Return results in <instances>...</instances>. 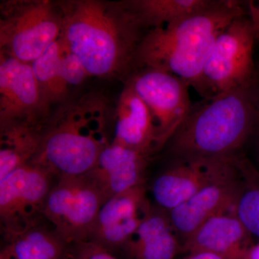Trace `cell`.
<instances>
[{
	"instance_id": "cell-12",
	"label": "cell",
	"mask_w": 259,
	"mask_h": 259,
	"mask_svg": "<svg viewBox=\"0 0 259 259\" xmlns=\"http://www.w3.org/2000/svg\"><path fill=\"white\" fill-rule=\"evenodd\" d=\"M151 206L146 184L112 196L102 204L88 241L121 253Z\"/></svg>"
},
{
	"instance_id": "cell-27",
	"label": "cell",
	"mask_w": 259,
	"mask_h": 259,
	"mask_svg": "<svg viewBox=\"0 0 259 259\" xmlns=\"http://www.w3.org/2000/svg\"><path fill=\"white\" fill-rule=\"evenodd\" d=\"M243 259H259V243L252 245L248 248Z\"/></svg>"
},
{
	"instance_id": "cell-14",
	"label": "cell",
	"mask_w": 259,
	"mask_h": 259,
	"mask_svg": "<svg viewBox=\"0 0 259 259\" xmlns=\"http://www.w3.org/2000/svg\"><path fill=\"white\" fill-rule=\"evenodd\" d=\"M111 144L151 158L158 151L156 129L149 109L127 81L114 107Z\"/></svg>"
},
{
	"instance_id": "cell-17",
	"label": "cell",
	"mask_w": 259,
	"mask_h": 259,
	"mask_svg": "<svg viewBox=\"0 0 259 259\" xmlns=\"http://www.w3.org/2000/svg\"><path fill=\"white\" fill-rule=\"evenodd\" d=\"M182 244L168 212L152 204L121 254L124 259H175Z\"/></svg>"
},
{
	"instance_id": "cell-10",
	"label": "cell",
	"mask_w": 259,
	"mask_h": 259,
	"mask_svg": "<svg viewBox=\"0 0 259 259\" xmlns=\"http://www.w3.org/2000/svg\"><path fill=\"white\" fill-rule=\"evenodd\" d=\"M50 108L31 64L0 53V126L47 125L52 115Z\"/></svg>"
},
{
	"instance_id": "cell-4",
	"label": "cell",
	"mask_w": 259,
	"mask_h": 259,
	"mask_svg": "<svg viewBox=\"0 0 259 259\" xmlns=\"http://www.w3.org/2000/svg\"><path fill=\"white\" fill-rule=\"evenodd\" d=\"M59 107L51 115L31 162L57 177L86 175L111 144L114 107L98 93L86 94Z\"/></svg>"
},
{
	"instance_id": "cell-5",
	"label": "cell",
	"mask_w": 259,
	"mask_h": 259,
	"mask_svg": "<svg viewBox=\"0 0 259 259\" xmlns=\"http://www.w3.org/2000/svg\"><path fill=\"white\" fill-rule=\"evenodd\" d=\"M0 53L31 64L62 32L59 3L15 0L1 4Z\"/></svg>"
},
{
	"instance_id": "cell-15",
	"label": "cell",
	"mask_w": 259,
	"mask_h": 259,
	"mask_svg": "<svg viewBox=\"0 0 259 259\" xmlns=\"http://www.w3.org/2000/svg\"><path fill=\"white\" fill-rule=\"evenodd\" d=\"M151 157L120 145L110 144L96 164L86 174L107 199L146 184V168Z\"/></svg>"
},
{
	"instance_id": "cell-6",
	"label": "cell",
	"mask_w": 259,
	"mask_h": 259,
	"mask_svg": "<svg viewBox=\"0 0 259 259\" xmlns=\"http://www.w3.org/2000/svg\"><path fill=\"white\" fill-rule=\"evenodd\" d=\"M254 35L248 19H236L218 36L195 90L204 100L250 82L256 77Z\"/></svg>"
},
{
	"instance_id": "cell-24",
	"label": "cell",
	"mask_w": 259,
	"mask_h": 259,
	"mask_svg": "<svg viewBox=\"0 0 259 259\" xmlns=\"http://www.w3.org/2000/svg\"><path fill=\"white\" fill-rule=\"evenodd\" d=\"M69 259H122L93 242H76L70 245Z\"/></svg>"
},
{
	"instance_id": "cell-25",
	"label": "cell",
	"mask_w": 259,
	"mask_h": 259,
	"mask_svg": "<svg viewBox=\"0 0 259 259\" xmlns=\"http://www.w3.org/2000/svg\"><path fill=\"white\" fill-rule=\"evenodd\" d=\"M246 10L249 15L248 19L253 30L255 40H259V0L245 2Z\"/></svg>"
},
{
	"instance_id": "cell-16",
	"label": "cell",
	"mask_w": 259,
	"mask_h": 259,
	"mask_svg": "<svg viewBox=\"0 0 259 259\" xmlns=\"http://www.w3.org/2000/svg\"><path fill=\"white\" fill-rule=\"evenodd\" d=\"M252 235L236 214L226 212L208 220L182 244V253L207 252L227 259H243Z\"/></svg>"
},
{
	"instance_id": "cell-20",
	"label": "cell",
	"mask_w": 259,
	"mask_h": 259,
	"mask_svg": "<svg viewBox=\"0 0 259 259\" xmlns=\"http://www.w3.org/2000/svg\"><path fill=\"white\" fill-rule=\"evenodd\" d=\"M214 0L127 1L145 30L163 26L208 8Z\"/></svg>"
},
{
	"instance_id": "cell-18",
	"label": "cell",
	"mask_w": 259,
	"mask_h": 259,
	"mask_svg": "<svg viewBox=\"0 0 259 259\" xmlns=\"http://www.w3.org/2000/svg\"><path fill=\"white\" fill-rule=\"evenodd\" d=\"M1 253L15 259H69L70 244L44 216L19 231L1 233Z\"/></svg>"
},
{
	"instance_id": "cell-19",
	"label": "cell",
	"mask_w": 259,
	"mask_h": 259,
	"mask_svg": "<svg viewBox=\"0 0 259 259\" xmlns=\"http://www.w3.org/2000/svg\"><path fill=\"white\" fill-rule=\"evenodd\" d=\"M47 125L15 123L0 126V180L32 161Z\"/></svg>"
},
{
	"instance_id": "cell-7",
	"label": "cell",
	"mask_w": 259,
	"mask_h": 259,
	"mask_svg": "<svg viewBox=\"0 0 259 259\" xmlns=\"http://www.w3.org/2000/svg\"><path fill=\"white\" fill-rule=\"evenodd\" d=\"M107 200L88 175L58 177L44 207V217L69 243L88 241L99 211Z\"/></svg>"
},
{
	"instance_id": "cell-1",
	"label": "cell",
	"mask_w": 259,
	"mask_h": 259,
	"mask_svg": "<svg viewBox=\"0 0 259 259\" xmlns=\"http://www.w3.org/2000/svg\"><path fill=\"white\" fill-rule=\"evenodd\" d=\"M63 39L90 76L120 78L134 72L146 30L127 1L74 0L59 3Z\"/></svg>"
},
{
	"instance_id": "cell-8",
	"label": "cell",
	"mask_w": 259,
	"mask_h": 259,
	"mask_svg": "<svg viewBox=\"0 0 259 259\" xmlns=\"http://www.w3.org/2000/svg\"><path fill=\"white\" fill-rule=\"evenodd\" d=\"M126 81L149 109L159 151L190 113L193 105L189 93L190 85L175 75L151 68L135 70Z\"/></svg>"
},
{
	"instance_id": "cell-2",
	"label": "cell",
	"mask_w": 259,
	"mask_h": 259,
	"mask_svg": "<svg viewBox=\"0 0 259 259\" xmlns=\"http://www.w3.org/2000/svg\"><path fill=\"white\" fill-rule=\"evenodd\" d=\"M244 5L236 0H214L205 9L147 30L136 52L134 71L161 70L196 89L218 36L245 16Z\"/></svg>"
},
{
	"instance_id": "cell-29",
	"label": "cell",
	"mask_w": 259,
	"mask_h": 259,
	"mask_svg": "<svg viewBox=\"0 0 259 259\" xmlns=\"http://www.w3.org/2000/svg\"><path fill=\"white\" fill-rule=\"evenodd\" d=\"M0 259H15V258H10V257L8 256V255L3 254V253H0Z\"/></svg>"
},
{
	"instance_id": "cell-26",
	"label": "cell",
	"mask_w": 259,
	"mask_h": 259,
	"mask_svg": "<svg viewBox=\"0 0 259 259\" xmlns=\"http://www.w3.org/2000/svg\"><path fill=\"white\" fill-rule=\"evenodd\" d=\"M184 259H227L221 255L214 254V253H207V252H196V253H189L186 255Z\"/></svg>"
},
{
	"instance_id": "cell-11",
	"label": "cell",
	"mask_w": 259,
	"mask_h": 259,
	"mask_svg": "<svg viewBox=\"0 0 259 259\" xmlns=\"http://www.w3.org/2000/svg\"><path fill=\"white\" fill-rule=\"evenodd\" d=\"M240 156L231 158H185L161 172L150 187L155 205L171 210L201 189L233 170Z\"/></svg>"
},
{
	"instance_id": "cell-3",
	"label": "cell",
	"mask_w": 259,
	"mask_h": 259,
	"mask_svg": "<svg viewBox=\"0 0 259 259\" xmlns=\"http://www.w3.org/2000/svg\"><path fill=\"white\" fill-rule=\"evenodd\" d=\"M259 79L192 105L168 143L175 159L231 158L253 136L257 117Z\"/></svg>"
},
{
	"instance_id": "cell-22",
	"label": "cell",
	"mask_w": 259,
	"mask_h": 259,
	"mask_svg": "<svg viewBox=\"0 0 259 259\" xmlns=\"http://www.w3.org/2000/svg\"><path fill=\"white\" fill-rule=\"evenodd\" d=\"M243 173L245 182L233 211L250 234L259 239V175L245 160Z\"/></svg>"
},
{
	"instance_id": "cell-21",
	"label": "cell",
	"mask_w": 259,
	"mask_h": 259,
	"mask_svg": "<svg viewBox=\"0 0 259 259\" xmlns=\"http://www.w3.org/2000/svg\"><path fill=\"white\" fill-rule=\"evenodd\" d=\"M63 49L64 42L60 37L30 64L42 97L50 107L69 100L70 88L63 73Z\"/></svg>"
},
{
	"instance_id": "cell-23",
	"label": "cell",
	"mask_w": 259,
	"mask_h": 259,
	"mask_svg": "<svg viewBox=\"0 0 259 259\" xmlns=\"http://www.w3.org/2000/svg\"><path fill=\"white\" fill-rule=\"evenodd\" d=\"M62 68L65 81L69 85V88L79 86L86 80L87 78L90 76L79 58L70 51L64 42L62 54Z\"/></svg>"
},
{
	"instance_id": "cell-9",
	"label": "cell",
	"mask_w": 259,
	"mask_h": 259,
	"mask_svg": "<svg viewBox=\"0 0 259 259\" xmlns=\"http://www.w3.org/2000/svg\"><path fill=\"white\" fill-rule=\"evenodd\" d=\"M57 178L44 167L30 162L0 180L1 233L19 231L44 216Z\"/></svg>"
},
{
	"instance_id": "cell-13",
	"label": "cell",
	"mask_w": 259,
	"mask_h": 259,
	"mask_svg": "<svg viewBox=\"0 0 259 259\" xmlns=\"http://www.w3.org/2000/svg\"><path fill=\"white\" fill-rule=\"evenodd\" d=\"M231 171L201 189L178 207L168 211L172 228L182 243L208 220L234 209L243 183L240 182L242 162Z\"/></svg>"
},
{
	"instance_id": "cell-28",
	"label": "cell",
	"mask_w": 259,
	"mask_h": 259,
	"mask_svg": "<svg viewBox=\"0 0 259 259\" xmlns=\"http://www.w3.org/2000/svg\"><path fill=\"white\" fill-rule=\"evenodd\" d=\"M256 136L257 141H258V148L259 151V97L258 104V117H257L256 123H255L254 131L253 136Z\"/></svg>"
}]
</instances>
